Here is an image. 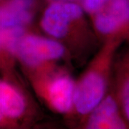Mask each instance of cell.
<instances>
[{
	"instance_id": "5",
	"label": "cell",
	"mask_w": 129,
	"mask_h": 129,
	"mask_svg": "<svg viewBox=\"0 0 129 129\" xmlns=\"http://www.w3.org/2000/svg\"><path fill=\"white\" fill-rule=\"evenodd\" d=\"M39 90L49 106L55 111L66 114L73 109L75 83L65 73L43 75L37 83Z\"/></svg>"
},
{
	"instance_id": "10",
	"label": "cell",
	"mask_w": 129,
	"mask_h": 129,
	"mask_svg": "<svg viewBox=\"0 0 129 129\" xmlns=\"http://www.w3.org/2000/svg\"><path fill=\"white\" fill-rule=\"evenodd\" d=\"M26 28H0V70L9 73L15 60L12 45L14 42L23 35Z\"/></svg>"
},
{
	"instance_id": "9",
	"label": "cell",
	"mask_w": 129,
	"mask_h": 129,
	"mask_svg": "<svg viewBox=\"0 0 129 129\" xmlns=\"http://www.w3.org/2000/svg\"><path fill=\"white\" fill-rule=\"evenodd\" d=\"M111 87L129 123V49L115 55Z\"/></svg>"
},
{
	"instance_id": "3",
	"label": "cell",
	"mask_w": 129,
	"mask_h": 129,
	"mask_svg": "<svg viewBox=\"0 0 129 129\" xmlns=\"http://www.w3.org/2000/svg\"><path fill=\"white\" fill-rule=\"evenodd\" d=\"M84 9L73 1H52L41 19L44 32L56 40H68L83 22Z\"/></svg>"
},
{
	"instance_id": "8",
	"label": "cell",
	"mask_w": 129,
	"mask_h": 129,
	"mask_svg": "<svg viewBox=\"0 0 129 129\" xmlns=\"http://www.w3.org/2000/svg\"><path fill=\"white\" fill-rule=\"evenodd\" d=\"M37 0H0V28H26L32 22Z\"/></svg>"
},
{
	"instance_id": "2",
	"label": "cell",
	"mask_w": 129,
	"mask_h": 129,
	"mask_svg": "<svg viewBox=\"0 0 129 129\" xmlns=\"http://www.w3.org/2000/svg\"><path fill=\"white\" fill-rule=\"evenodd\" d=\"M65 51L64 45L60 41L26 32L12 45L15 60L32 69H41L48 63L62 58Z\"/></svg>"
},
{
	"instance_id": "1",
	"label": "cell",
	"mask_w": 129,
	"mask_h": 129,
	"mask_svg": "<svg viewBox=\"0 0 129 129\" xmlns=\"http://www.w3.org/2000/svg\"><path fill=\"white\" fill-rule=\"evenodd\" d=\"M123 42L119 38L104 40L101 50L75 84L73 109L80 115H88L108 91L114 59Z\"/></svg>"
},
{
	"instance_id": "11",
	"label": "cell",
	"mask_w": 129,
	"mask_h": 129,
	"mask_svg": "<svg viewBox=\"0 0 129 129\" xmlns=\"http://www.w3.org/2000/svg\"><path fill=\"white\" fill-rule=\"evenodd\" d=\"M80 5L85 12L91 16L95 14L102 7L106 5L108 0H79Z\"/></svg>"
},
{
	"instance_id": "7",
	"label": "cell",
	"mask_w": 129,
	"mask_h": 129,
	"mask_svg": "<svg viewBox=\"0 0 129 129\" xmlns=\"http://www.w3.org/2000/svg\"><path fill=\"white\" fill-rule=\"evenodd\" d=\"M88 115L86 128H129V123L125 118L111 85L103 100Z\"/></svg>"
},
{
	"instance_id": "6",
	"label": "cell",
	"mask_w": 129,
	"mask_h": 129,
	"mask_svg": "<svg viewBox=\"0 0 129 129\" xmlns=\"http://www.w3.org/2000/svg\"><path fill=\"white\" fill-rule=\"evenodd\" d=\"M27 109V103L19 88L10 80H0V128L19 126Z\"/></svg>"
},
{
	"instance_id": "4",
	"label": "cell",
	"mask_w": 129,
	"mask_h": 129,
	"mask_svg": "<svg viewBox=\"0 0 129 129\" xmlns=\"http://www.w3.org/2000/svg\"><path fill=\"white\" fill-rule=\"evenodd\" d=\"M92 17L95 32L105 40L129 42V0H108Z\"/></svg>"
},
{
	"instance_id": "12",
	"label": "cell",
	"mask_w": 129,
	"mask_h": 129,
	"mask_svg": "<svg viewBox=\"0 0 129 129\" xmlns=\"http://www.w3.org/2000/svg\"><path fill=\"white\" fill-rule=\"evenodd\" d=\"M52 1H73V2H77V0H52ZM79 1V0H78Z\"/></svg>"
}]
</instances>
